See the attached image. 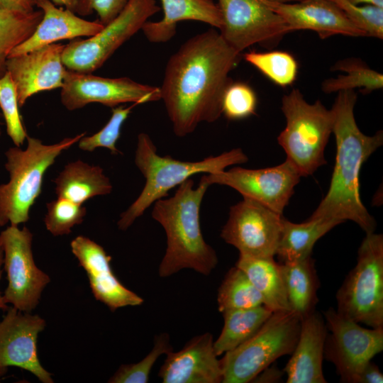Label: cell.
<instances>
[{"instance_id": "47", "label": "cell", "mask_w": 383, "mask_h": 383, "mask_svg": "<svg viewBox=\"0 0 383 383\" xmlns=\"http://www.w3.org/2000/svg\"><path fill=\"white\" fill-rule=\"evenodd\" d=\"M3 118V116H2V113L0 111V124H1V119Z\"/></svg>"}, {"instance_id": "11", "label": "cell", "mask_w": 383, "mask_h": 383, "mask_svg": "<svg viewBox=\"0 0 383 383\" xmlns=\"http://www.w3.org/2000/svg\"><path fill=\"white\" fill-rule=\"evenodd\" d=\"M328 331L324 358L332 362L340 381L353 383L366 364L383 350V327L365 328L333 308L323 313Z\"/></svg>"}, {"instance_id": "17", "label": "cell", "mask_w": 383, "mask_h": 383, "mask_svg": "<svg viewBox=\"0 0 383 383\" xmlns=\"http://www.w3.org/2000/svg\"><path fill=\"white\" fill-rule=\"evenodd\" d=\"M65 47L52 43L7 59L6 71L15 85L19 107L38 92L62 88L67 72L62 60Z\"/></svg>"}, {"instance_id": "25", "label": "cell", "mask_w": 383, "mask_h": 383, "mask_svg": "<svg viewBox=\"0 0 383 383\" xmlns=\"http://www.w3.org/2000/svg\"><path fill=\"white\" fill-rule=\"evenodd\" d=\"M279 266L291 311L301 319L315 311L319 280L314 260L310 256Z\"/></svg>"}, {"instance_id": "48", "label": "cell", "mask_w": 383, "mask_h": 383, "mask_svg": "<svg viewBox=\"0 0 383 383\" xmlns=\"http://www.w3.org/2000/svg\"><path fill=\"white\" fill-rule=\"evenodd\" d=\"M1 128H0V137H1Z\"/></svg>"}, {"instance_id": "44", "label": "cell", "mask_w": 383, "mask_h": 383, "mask_svg": "<svg viewBox=\"0 0 383 383\" xmlns=\"http://www.w3.org/2000/svg\"><path fill=\"white\" fill-rule=\"evenodd\" d=\"M4 265V252L0 243V281L2 275V267ZM7 304L4 301L3 294L0 291V310H7Z\"/></svg>"}, {"instance_id": "7", "label": "cell", "mask_w": 383, "mask_h": 383, "mask_svg": "<svg viewBox=\"0 0 383 383\" xmlns=\"http://www.w3.org/2000/svg\"><path fill=\"white\" fill-rule=\"evenodd\" d=\"M301 328V318L291 311H275L259 330L220 360L222 383H248L277 359L291 355Z\"/></svg>"}, {"instance_id": "37", "label": "cell", "mask_w": 383, "mask_h": 383, "mask_svg": "<svg viewBox=\"0 0 383 383\" xmlns=\"http://www.w3.org/2000/svg\"><path fill=\"white\" fill-rule=\"evenodd\" d=\"M257 95L253 89L242 82H231L222 98V113L229 120H240L255 113Z\"/></svg>"}, {"instance_id": "29", "label": "cell", "mask_w": 383, "mask_h": 383, "mask_svg": "<svg viewBox=\"0 0 383 383\" xmlns=\"http://www.w3.org/2000/svg\"><path fill=\"white\" fill-rule=\"evenodd\" d=\"M40 9L28 13L0 9V77L11 50L27 40L42 19Z\"/></svg>"}, {"instance_id": "38", "label": "cell", "mask_w": 383, "mask_h": 383, "mask_svg": "<svg viewBox=\"0 0 383 383\" xmlns=\"http://www.w3.org/2000/svg\"><path fill=\"white\" fill-rule=\"evenodd\" d=\"M332 1L357 28L365 33L366 37L383 38V8L355 5L346 0Z\"/></svg>"}, {"instance_id": "28", "label": "cell", "mask_w": 383, "mask_h": 383, "mask_svg": "<svg viewBox=\"0 0 383 383\" xmlns=\"http://www.w3.org/2000/svg\"><path fill=\"white\" fill-rule=\"evenodd\" d=\"M273 312L264 305L223 311V327L213 341L216 354L229 352L252 336Z\"/></svg>"}, {"instance_id": "43", "label": "cell", "mask_w": 383, "mask_h": 383, "mask_svg": "<svg viewBox=\"0 0 383 383\" xmlns=\"http://www.w3.org/2000/svg\"><path fill=\"white\" fill-rule=\"evenodd\" d=\"M56 6H65L75 13L79 0H50Z\"/></svg>"}, {"instance_id": "40", "label": "cell", "mask_w": 383, "mask_h": 383, "mask_svg": "<svg viewBox=\"0 0 383 383\" xmlns=\"http://www.w3.org/2000/svg\"><path fill=\"white\" fill-rule=\"evenodd\" d=\"M383 374L378 366L368 362L360 372L354 379L353 383H382Z\"/></svg>"}, {"instance_id": "26", "label": "cell", "mask_w": 383, "mask_h": 383, "mask_svg": "<svg viewBox=\"0 0 383 383\" xmlns=\"http://www.w3.org/2000/svg\"><path fill=\"white\" fill-rule=\"evenodd\" d=\"M235 266L241 269L258 291L263 305L272 312L291 311L279 264L274 257L240 255Z\"/></svg>"}, {"instance_id": "24", "label": "cell", "mask_w": 383, "mask_h": 383, "mask_svg": "<svg viewBox=\"0 0 383 383\" xmlns=\"http://www.w3.org/2000/svg\"><path fill=\"white\" fill-rule=\"evenodd\" d=\"M53 182L57 197L82 205L93 197L110 194L113 189L102 167L80 160L67 163Z\"/></svg>"}, {"instance_id": "8", "label": "cell", "mask_w": 383, "mask_h": 383, "mask_svg": "<svg viewBox=\"0 0 383 383\" xmlns=\"http://www.w3.org/2000/svg\"><path fill=\"white\" fill-rule=\"evenodd\" d=\"M336 311L370 328L383 327V236L366 234L357 263L338 290Z\"/></svg>"}, {"instance_id": "12", "label": "cell", "mask_w": 383, "mask_h": 383, "mask_svg": "<svg viewBox=\"0 0 383 383\" xmlns=\"http://www.w3.org/2000/svg\"><path fill=\"white\" fill-rule=\"evenodd\" d=\"M271 0H218L222 26L219 33L241 52L259 44L272 46L291 32L284 19L270 7Z\"/></svg>"}, {"instance_id": "45", "label": "cell", "mask_w": 383, "mask_h": 383, "mask_svg": "<svg viewBox=\"0 0 383 383\" xmlns=\"http://www.w3.org/2000/svg\"><path fill=\"white\" fill-rule=\"evenodd\" d=\"M350 4L355 5H360L361 4H365L366 5H373L383 8V0H346Z\"/></svg>"}, {"instance_id": "36", "label": "cell", "mask_w": 383, "mask_h": 383, "mask_svg": "<svg viewBox=\"0 0 383 383\" xmlns=\"http://www.w3.org/2000/svg\"><path fill=\"white\" fill-rule=\"evenodd\" d=\"M138 104H133L128 107L118 106L112 108L111 116L107 123L97 133L82 137L78 143L80 150L92 152L98 148L109 149L112 154H120L116 143L121 135V127L128 117L132 109Z\"/></svg>"}, {"instance_id": "39", "label": "cell", "mask_w": 383, "mask_h": 383, "mask_svg": "<svg viewBox=\"0 0 383 383\" xmlns=\"http://www.w3.org/2000/svg\"><path fill=\"white\" fill-rule=\"evenodd\" d=\"M129 0H79L75 13L89 16L95 11L104 26L113 20Z\"/></svg>"}, {"instance_id": "15", "label": "cell", "mask_w": 383, "mask_h": 383, "mask_svg": "<svg viewBox=\"0 0 383 383\" xmlns=\"http://www.w3.org/2000/svg\"><path fill=\"white\" fill-rule=\"evenodd\" d=\"M161 99L160 87L128 77L107 78L67 70L60 91L62 104L69 111L91 103L111 108L125 103L142 104Z\"/></svg>"}, {"instance_id": "32", "label": "cell", "mask_w": 383, "mask_h": 383, "mask_svg": "<svg viewBox=\"0 0 383 383\" xmlns=\"http://www.w3.org/2000/svg\"><path fill=\"white\" fill-rule=\"evenodd\" d=\"M244 60L255 67L275 84L285 87L292 85L298 73V63L294 57L285 51H250Z\"/></svg>"}, {"instance_id": "33", "label": "cell", "mask_w": 383, "mask_h": 383, "mask_svg": "<svg viewBox=\"0 0 383 383\" xmlns=\"http://www.w3.org/2000/svg\"><path fill=\"white\" fill-rule=\"evenodd\" d=\"M172 350L170 335L163 333L155 335L152 350L140 362L123 364L110 377V383H147L150 372L157 360L163 354Z\"/></svg>"}, {"instance_id": "27", "label": "cell", "mask_w": 383, "mask_h": 383, "mask_svg": "<svg viewBox=\"0 0 383 383\" xmlns=\"http://www.w3.org/2000/svg\"><path fill=\"white\" fill-rule=\"evenodd\" d=\"M340 223L321 217L296 223L284 217L275 255L282 263L306 259L311 256L316 241Z\"/></svg>"}, {"instance_id": "31", "label": "cell", "mask_w": 383, "mask_h": 383, "mask_svg": "<svg viewBox=\"0 0 383 383\" xmlns=\"http://www.w3.org/2000/svg\"><path fill=\"white\" fill-rule=\"evenodd\" d=\"M217 303L221 313L263 305L258 291L237 266L231 267L225 275L218 290Z\"/></svg>"}, {"instance_id": "1", "label": "cell", "mask_w": 383, "mask_h": 383, "mask_svg": "<svg viewBox=\"0 0 383 383\" xmlns=\"http://www.w3.org/2000/svg\"><path fill=\"white\" fill-rule=\"evenodd\" d=\"M240 52L213 28L184 42L169 58L160 89L174 133L184 137L222 114L223 93Z\"/></svg>"}, {"instance_id": "46", "label": "cell", "mask_w": 383, "mask_h": 383, "mask_svg": "<svg viewBox=\"0 0 383 383\" xmlns=\"http://www.w3.org/2000/svg\"><path fill=\"white\" fill-rule=\"evenodd\" d=\"M7 369H1L0 368V377L2 375H4L7 372Z\"/></svg>"}, {"instance_id": "2", "label": "cell", "mask_w": 383, "mask_h": 383, "mask_svg": "<svg viewBox=\"0 0 383 383\" xmlns=\"http://www.w3.org/2000/svg\"><path fill=\"white\" fill-rule=\"evenodd\" d=\"M357 99L353 89L340 91L331 109L335 162L328 192L311 217L340 223L350 220L367 234L374 232L376 221L360 199V172L364 162L383 144V133L367 135L360 130L354 116Z\"/></svg>"}, {"instance_id": "10", "label": "cell", "mask_w": 383, "mask_h": 383, "mask_svg": "<svg viewBox=\"0 0 383 383\" xmlns=\"http://www.w3.org/2000/svg\"><path fill=\"white\" fill-rule=\"evenodd\" d=\"M33 235L26 227L9 225L0 233L7 287L4 301L16 309L30 313L38 305L42 293L50 282V276L35 263Z\"/></svg>"}, {"instance_id": "42", "label": "cell", "mask_w": 383, "mask_h": 383, "mask_svg": "<svg viewBox=\"0 0 383 383\" xmlns=\"http://www.w3.org/2000/svg\"><path fill=\"white\" fill-rule=\"evenodd\" d=\"M284 372L280 371L275 366L267 367L259 373L252 381V382H278L282 378Z\"/></svg>"}, {"instance_id": "21", "label": "cell", "mask_w": 383, "mask_h": 383, "mask_svg": "<svg viewBox=\"0 0 383 383\" xmlns=\"http://www.w3.org/2000/svg\"><path fill=\"white\" fill-rule=\"evenodd\" d=\"M33 4L42 11V19L33 34L13 48L9 57L29 52L61 40L89 38L104 28L98 20L83 19L69 9L57 7L50 0H33Z\"/></svg>"}, {"instance_id": "6", "label": "cell", "mask_w": 383, "mask_h": 383, "mask_svg": "<svg viewBox=\"0 0 383 383\" xmlns=\"http://www.w3.org/2000/svg\"><path fill=\"white\" fill-rule=\"evenodd\" d=\"M282 111L287 124L277 137L278 143L301 177L311 175L326 163L324 150L333 133V111L320 100L308 103L298 89L284 95Z\"/></svg>"}, {"instance_id": "14", "label": "cell", "mask_w": 383, "mask_h": 383, "mask_svg": "<svg viewBox=\"0 0 383 383\" xmlns=\"http://www.w3.org/2000/svg\"><path fill=\"white\" fill-rule=\"evenodd\" d=\"M284 216L262 204L243 197L230 209L221 238L237 248L240 255L274 257Z\"/></svg>"}, {"instance_id": "30", "label": "cell", "mask_w": 383, "mask_h": 383, "mask_svg": "<svg viewBox=\"0 0 383 383\" xmlns=\"http://www.w3.org/2000/svg\"><path fill=\"white\" fill-rule=\"evenodd\" d=\"M333 70L342 71L345 74H340L335 78L324 80L321 89L326 94L338 92L342 90L360 89L363 94L383 87V75L370 68L359 59H345L338 61Z\"/></svg>"}, {"instance_id": "3", "label": "cell", "mask_w": 383, "mask_h": 383, "mask_svg": "<svg viewBox=\"0 0 383 383\" xmlns=\"http://www.w3.org/2000/svg\"><path fill=\"white\" fill-rule=\"evenodd\" d=\"M209 185L200 179L197 187L189 178L179 185L174 194L153 204L152 217L164 228L167 248L159 265L160 277L183 269L209 275L218 263L215 250L203 237L200 208Z\"/></svg>"}, {"instance_id": "41", "label": "cell", "mask_w": 383, "mask_h": 383, "mask_svg": "<svg viewBox=\"0 0 383 383\" xmlns=\"http://www.w3.org/2000/svg\"><path fill=\"white\" fill-rule=\"evenodd\" d=\"M33 6V0H0V9L28 13Z\"/></svg>"}, {"instance_id": "9", "label": "cell", "mask_w": 383, "mask_h": 383, "mask_svg": "<svg viewBox=\"0 0 383 383\" xmlns=\"http://www.w3.org/2000/svg\"><path fill=\"white\" fill-rule=\"evenodd\" d=\"M155 0H129L122 11L93 36L65 45L62 60L67 70L91 73L160 11Z\"/></svg>"}, {"instance_id": "22", "label": "cell", "mask_w": 383, "mask_h": 383, "mask_svg": "<svg viewBox=\"0 0 383 383\" xmlns=\"http://www.w3.org/2000/svg\"><path fill=\"white\" fill-rule=\"evenodd\" d=\"M328 330L317 311L301 319V328L291 358L283 370L287 383H326L323 372Z\"/></svg>"}, {"instance_id": "18", "label": "cell", "mask_w": 383, "mask_h": 383, "mask_svg": "<svg viewBox=\"0 0 383 383\" xmlns=\"http://www.w3.org/2000/svg\"><path fill=\"white\" fill-rule=\"evenodd\" d=\"M70 248L87 275L96 300L112 312L143 304L144 299L126 287L114 274L111 266L112 257L101 245L88 237L78 235L71 241Z\"/></svg>"}, {"instance_id": "19", "label": "cell", "mask_w": 383, "mask_h": 383, "mask_svg": "<svg viewBox=\"0 0 383 383\" xmlns=\"http://www.w3.org/2000/svg\"><path fill=\"white\" fill-rule=\"evenodd\" d=\"M271 0V9L285 21L290 31L311 30L326 38L333 35L366 37L332 0Z\"/></svg>"}, {"instance_id": "13", "label": "cell", "mask_w": 383, "mask_h": 383, "mask_svg": "<svg viewBox=\"0 0 383 383\" xmlns=\"http://www.w3.org/2000/svg\"><path fill=\"white\" fill-rule=\"evenodd\" d=\"M301 174L288 160L282 164L262 169L235 167L216 173L203 174L201 179L209 186L230 187L243 197L255 200L282 214L299 183Z\"/></svg>"}, {"instance_id": "16", "label": "cell", "mask_w": 383, "mask_h": 383, "mask_svg": "<svg viewBox=\"0 0 383 383\" xmlns=\"http://www.w3.org/2000/svg\"><path fill=\"white\" fill-rule=\"evenodd\" d=\"M0 321V368L17 367L35 375L43 383H53L52 374L40 364L38 337L45 326L38 314L8 308Z\"/></svg>"}, {"instance_id": "20", "label": "cell", "mask_w": 383, "mask_h": 383, "mask_svg": "<svg viewBox=\"0 0 383 383\" xmlns=\"http://www.w3.org/2000/svg\"><path fill=\"white\" fill-rule=\"evenodd\" d=\"M211 333L189 340L179 351L167 353L158 377L163 383H222L221 361Z\"/></svg>"}, {"instance_id": "5", "label": "cell", "mask_w": 383, "mask_h": 383, "mask_svg": "<svg viewBox=\"0 0 383 383\" xmlns=\"http://www.w3.org/2000/svg\"><path fill=\"white\" fill-rule=\"evenodd\" d=\"M84 135L82 133L50 145L28 136L26 149L15 145L5 152L4 166L9 180L0 184V226L28 221L30 210L42 192L46 171L60 154Z\"/></svg>"}, {"instance_id": "35", "label": "cell", "mask_w": 383, "mask_h": 383, "mask_svg": "<svg viewBox=\"0 0 383 383\" xmlns=\"http://www.w3.org/2000/svg\"><path fill=\"white\" fill-rule=\"evenodd\" d=\"M15 85L8 71L0 77V109L6 133L16 146L21 147L28 136L18 109Z\"/></svg>"}, {"instance_id": "4", "label": "cell", "mask_w": 383, "mask_h": 383, "mask_svg": "<svg viewBox=\"0 0 383 383\" xmlns=\"http://www.w3.org/2000/svg\"><path fill=\"white\" fill-rule=\"evenodd\" d=\"M248 160V156L240 148L194 162L182 161L169 155L161 156L150 136L145 133H139L134 162L145 183L138 198L121 213L117 222L118 229L126 231L152 204L167 197L170 190L192 176L218 172Z\"/></svg>"}, {"instance_id": "23", "label": "cell", "mask_w": 383, "mask_h": 383, "mask_svg": "<svg viewBox=\"0 0 383 383\" xmlns=\"http://www.w3.org/2000/svg\"><path fill=\"white\" fill-rule=\"evenodd\" d=\"M163 18L147 21L143 26L146 38L151 43H166L176 33L177 24L182 21H196L219 30L222 18L219 7L212 0H160Z\"/></svg>"}, {"instance_id": "34", "label": "cell", "mask_w": 383, "mask_h": 383, "mask_svg": "<svg viewBox=\"0 0 383 383\" xmlns=\"http://www.w3.org/2000/svg\"><path fill=\"white\" fill-rule=\"evenodd\" d=\"M46 209L45 226L53 236L70 234L75 226L83 222L87 214L83 205L60 197L48 202Z\"/></svg>"}]
</instances>
